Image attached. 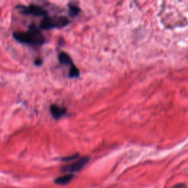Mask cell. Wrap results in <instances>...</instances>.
I'll list each match as a JSON object with an SVG mask.
<instances>
[{
	"label": "cell",
	"instance_id": "6da1fadb",
	"mask_svg": "<svg viewBox=\"0 0 188 188\" xmlns=\"http://www.w3.org/2000/svg\"><path fill=\"white\" fill-rule=\"evenodd\" d=\"M13 37L17 41L31 45L41 46L45 43V39L40 30L34 24H31L27 32H16Z\"/></svg>",
	"mask_w": 188,
	"mask_h": 188
},
{
	"label": "cell",
	"instance_id": "7a4b0ae2",
	"mask_svg": "<svg viewBox=\"0 0 188 188\" xmlns=\"http://www.w3.org/2000/svg\"><path fill=\"white\" fill-rule=\"evenodd\" d=\"M70 21L65 16H46L41 21V27L44 30H50L54 28H62L67 26Z\"/></svg>",
	"mask_w": 188,
	"mask_h": 188
},
{
	"label": "cell",
	"instance_id": "3957f363",
	"mask_svg": "<svg viewBox=\"0 0 188 188\" xmlns=\"http://www.w3.org/2000/svg\"><path fill=\"white\" fill-rule=\"evenodd\" d=\"M17 8H19L21 12L24 15H33L35 16H45L46 17L48 12L42 7L35 5H30L29 6L25 5H19Z\"/></svg>",
	"mask_w": 188,
	"mask_h": 188
},
{
	"label": "cell",
	"instance_id": "277c9868",
	"mask_svg": "<svg viewBox=\"0 0 188 188\" xmlns=\"http://www.w3.org/2000/svg\"><path fill=\"white\" fill-rule=\"evenodd\" d=\"M89 160H90V158L88 157H84L76 161V162H74V163L63 167L62 168V171L64 172H69L70 173L79 172L85 167L87 162H89Z\"/></svg>",
	"mask_w": 188,
	"mask_h": 188
},
{
	"label": "cell",
	"instance_id": "5b68a950",
	"mask_svg": "<svg viewBox=\"0 0 188 188\" xmlns=\"http://www.w3.org/2000/svg\"><path fill=\"white\" fill-rule=\"evenodd\" d=\"M50 112L55 119H59L66 114V109L65 107H61L56 105H52L50 107Z\"/></svg>",
	"mask_w": 188,
	"mask_h": 188
},
{
	"label": "cell",
	"instance_id": "8992f818",
	"mask_svg": "<svg viewBox=\"0 0 188 188\" xmlns=\"http://www.w3.org/2000/svg\"><path fill=\"white\" fill-rule=\"evenodd\" d=\"M73 178H74V174L69 173V174H66L64 176L57 177L55 180V182L58 185H66V184H69L73 179Z\"/></svg>",
	"mask_w": 188,
	"mask_h": 188
},
{
	"label": "cell",
	"instance_id": "52a82bcc",
	"mask_svg": "<svg viewBox=\"0 0 188 188\" xmlns=\"http://www.w3.org/2000/svg\"><path fill=\"white\" fill-rule=\"evenodd\" d=\"M58 58H59V61L61 64H65V65H69L72 67L74 65L73 63L72 60L71 59V57L68 54H66V52H63V51H61L58 55Z\"/></svg>",
	"mask_w": 188,
	"mask_h": 188
},
{
	"label": "cell",
	"instance_id": "ba28073f",
	"mask_svg": "<svg viewBox=\"0 0 188 188\" xmlns=\"http://www.w3.org/2000/svg\"><path fill=\"white\" fill-rule=\"evenodd\" d=\"M69 15L72 17H76L81 12V10H80V8L78 6L73 4L69 5Z\"/></svg>",
	"mask_w": 188,
	"mask_h": 188
},
{
	"label": "cell",
	"instance_id": "9c48e42d",
	"mask_svg": "<svg viewBox=\"0 0 188 188\" xmlns=\"http://www.w3.org/2000/svg\"><path fill=\"white\" fill-rule=\"evenodd\" d=\"M80 70L78 69L77 67H76L75 66H73L72 67H71L69 71V77L70 78H74V77H78L80 76Z\"/></svg>",
	"mask_w": 188,
	"mask_h": 188
},
{
	"label": "cell",
	"instance_id": "30bf717a",
	"mask_svg": "<svg viewBox=\"0 0 188 188\" xmlns=\"http://www.w3.org/2000/svg\"><path fill=\"white\" fill-rule=\"evenodd\" d=\"M77 157H78V154H74V155H72V156H69V157H64V158L62 159V160H63V161L73 160H74V159L77 158Z\"/></svg>",
	"mask_w": 188,
	"mask_h": 188
},
{
	"label": "cell",
	"instance_id": "8fae6325",
	"mask_svg": "<svg viewBox=\"0 0 188 188\" xmlns=\"http://www.w3.org/2000/svg\"><path fill=\"white\" fill-rule=\"evenodd\" d=\"M171 188H187V186H186L185 184L180 183L175 184V185L173 186V187H172Z\"/></svg>",
	"mask_w": 188,
	"mask_h": 188
},
{
	"label": "cell",
	"instance_id": "7c38bea8",
	"mask_svg": "<svg viewBox=\"0 0 188 188\" xmlns=\"http://www.w3.org/2000/svg\"><path fill=\"white\" fill-rule=\"evenodd\" d=\"M34 63H35V66H41L42 64V60H41V59H37V60H35Z\"/></svg>",
	"mask_w": 188,
	"mask_h": 188
}]
</instances>
